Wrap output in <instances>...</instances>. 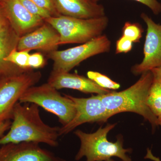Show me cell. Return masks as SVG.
Returning a JSON list of instances; mask_svg holds the SVG:
<instances>
[{"instance_id":"obj_31","label":"cell","mask_w":161,"mask_h":161,"mask_svg":"<svg viewBox=\"0 0 161 161\" xmlns=\"http://www.w3.org/2000/svg\"><path fill=\"white\" fill-rule=\"evenodd\" d=\"M1 1H2V0H0V2H1Z\"/></svg>"},{"instance_id":"obj_25","label":"cell","mask_w":161,"mask_h":161,"mask_svg":"<svg viewBox=\"0 0 161 161\" xmlns=\"http://www.w3.org/2000/svg\"><path fill=\"white\" fill-rule=\"evenodd\" d=\"M11 124L10 120L0 122V137L3 136L6 131L9 130Z\"/></svg>"},{"instance_id":"obj_13","label":"cell","mask_w":161,"mask_h":161,"mask_svg":"<svg viewBox=\"0 0 161 161\" xmlns=\"http://www.w3.org/2000/svg\"><path fill=\"white\" fill-rule=\"evenodd\" d=\"M47 83L57 90L63 88L78 90L83 93H96L103 95L112 92L98 86L89 78L69 72H57L52 71Z\"/></svg>"},{"instance_id":"obj_5","label":"cell","mask_w":161,"mask_h":161,"mask_svg":"<svg viewBox=\"0 0 161 161\" xmlns=\"http://www.w3.org/2000/svg\"><path fill=\"white\" fill-rule=\"evenodd\" d=\"M19 102L35 103L42 107L58 116L62 126L71 121L77 112L73 101L67 95H61L58 90L47 82L30 88L22 95Z\"/></svg>"},{"instance_id":"obj_27","label":"cell","mask_w":161,"mask_h":161,"mask_svg":"<svg viewBox=\"0 0 161 161\" xmlns=\"http://www.w3.org/2000/svg\"><path fill=\"white\" fill-rule=\"evenodd\" d=\"M8 23L9 22L6 19L3 7L1 5V2H0V26H3Z\"/></svg>"},{"instance_id":"obj_2","label":"cell","mask_w":161,"mask_h":161,"mask_svg":"<svg viewBox=\"0 0 161 161\" xmlns=\"http://www.w3.org/2000/svg\"><path fill=\"white\" fill-rule=\"evenodd\" d=\"M153 80L152 73L148 71L142 74L140 79L127 89L99 95L110 117L120 112H134L148 120L153 130H155L159 125L158 117L151 112L147 102Z\"/></svg>"},{"instance_id":"obj_4","label":"cell","mask_w":161,"mask_h":161,"mask_svg":"<svg viewBox=\"0 0 161 161\" xmlns=\"http://www.w3.org/2000/svg\"><path fill=\"white\" fill-rule=\"evenodd\" d=\"M58 32L60 45L84 43L102 35L108 24L106 16L84 19L60 15L44 20Z\"/></svg>"},{"instance_id":"obj_26","label":"cell","mask_w":161,"mask_h":161,"mask_svg":"<svg viewBox=\"0 0 161 161\" xmlns=\"http://www.w3.org/2000/svg\"><path fill=\"white\" fill-rule=\"evenodd\" d=\"M153 75V80L161 82V66L150 70Z\"/></svg>"},{"instance_id":"obj_1","label":"cell","mask_w":161,"mask_h":161,"mask_svg":"<svg viewBox=\"0 0 161 161\" xmlns=\"http://www.w3.org/2000/svg\"><path fill=\"white\" fill-rule=\"evenodd\" d=\"M12 119L9 131L0 137V146L22 142L42 143L53 147L59 145L60 127L45 124L41 118L37 105L18 103Z\"/></svg>"},{"instance_id":"obj_17","label":"cell","mask_w":161,"mask_h":161,"mask_svg":"<svg viewBox=\"0 0 161 161\" xmlns=\"http://www.w3.org/2000/svg\"><path fill=\"white\" fill-rule=\"evenodd\" d=\"M30 51H19L17 49L13 50L5 59V61L10 63L24 70L31 69L28 65V60L30 54Z\"/></svg>"},{"instance_id":"obj_16","label":"cell","mask_w":161,"mask_h":161,"mask_svg":"<svg viewBox=\"0 0 161 161\" xmlns=\"http://www.w3.org/2000/svg\"><path fill=\"white\" fill-rule=\"evenodd\" d=\"M147 105L151 112L158 117L161 114V82L153 80L147 98Z\"/></svg>"},{"instance_id":"obj_7","label":"cell","mask_w":161,"mask_h":161,"mask_svg":"<svg viewBox=\"0 0 161 161\" xmlns=\"http://www.w3.org/2000/svg\"><path fill=\"white\" fill-rule=\"evenodd\" d=\"M111 42L106 35H101L81 45L63 50L48 53L53 61V71L69 72L82 61L95 55L108 53Z\"/></svg>"},{"instance_id":"obj_3","label":"cell","mask_w":161,"mask_h":161,"mask_svg":"<svg viewBox=\"0 0 161 161\" xmlns=\"http://www.w3.org/2000/svg\"><path fill=\"white\" fill-rule=\"evenodd\" d=\"M115 125V124H108L104 128L100 127L92 133L76 130L75 134L80 139V146L75 159L79 161L85 157L86 161H107L116 157L123 161H132L126 154L131 153L132 150L124 149L122 137H117L115 142H110L107 139L108 133Z\"/></svg>"},{"instance_id":"obj_19","label":"cell","mask_w":161,"mask_h":161,"mask_svg":"<svg viewBox=\"0 0 161 161\" xmlns=\"http://www.w3.org/2000/svg\"><path fill=\"white\" fill-rule=\"evenodd\" d=\"M143 31L139 24L130 22H126L122 30V36L126 37L134 43L140 41Z\"/></svg>"},{"instance_id":"obj_12","label":"cell","mask_w":161,"mask_h":161,"mask_svg":"<svg viewBox=\"0 0 161 161\" xmlns=\"http://www.w3.org/2000/svg\"><path fill=\"white\" fill-rule=\"evenodd\" d=\"M60 45V35L51 25L46 22L36 29L20 37L17 50H39L50 53L58 50Z\"/></svg>"},{"instance_id":"obj_9","label":"cell","mask_w":161,"mask_h":161,"mask_svg":"<svg viewBox=\"0 0 161 161\" xmlns=\"http://www.w3.org/2000/svg\"><path fill=\"white\" fill-rule=\"evenodd\" d=\"M141 18L147 25L144 46V58L141 63L133 66L134 75H142L152 69L161 66V24H157L151 18L143 13Z\"/></svg>"},{"instance_id":"obj_22","label":"cell","mask_w":161,"mask_h":161,"mask_svg":"<svg viewBox=\"0 0 161 161\" xmlns=\"http://www.w3.org/2000/svg\"><path fill=\"white\" fill-rule=\"evenodd\" d=\"M38 6L49 12L53 16L60 15L56 8L55 0H33Z\"/></svg>"},{"instance_id":"obj_11","label":"cell","mask_w":161,"mask_h":161,"mask_svg":"<svg viewBox=\"0 0 161 161\" xmlns=\"http://www.w3.org/2000/svg\"><path fill=\"white\" fill-rule=\"evenodd\" d=\"M0 2L8 22L20 37L45 22L42 18L30 13L19 0H2Z\"/></svg>"},{"instance_id":"obj_23","label":"cell","mask_w":161,"mask_h":161,"mask_svg":"<svg viewBox=\"0 0 161 161\" xmlns=\"http://www.w3.org/2000/svg\"><path fill=\"white\" fill-rule=\"evenodd\" d=\"M45 64L44 57L40 53H36L30 55L28 65L31 69L43 67Z\"/></svg>"},{"instance_id":"obj_6","label":"cell","mask_w":161,"mask_h":161,"mask_svg":"<svg viewBox=\"0 0 161 161\" xmlns=\"http://www.w3.org/2000/svg\"><path fill=\"white\" fill-rule=\"evenodd\" d=\"M41 77L40 72L30 69L0 78V122L12 119L14 110L20 98Z\"/></svg>"},{"instance_id":"obj_30","label":"cell","mask_w":161,"mask_h":161,"mask_svg":"<svg viewBox=\"0 0 161 161\" xmlns=\"http://www.w3.org/2000/svg\"><path fill=\"white\" fill-rule=\"evenodd\" d=\"M107 161H115L114 160L112 159L111 158V159H110L108 160Z\"/></svg>"},{"instance_id":"obj_15","label":"cell","mask_w":161,"mask_h":161,"mask_svg":"<svg viewBox=\"0 0 161 161\" xmlns=\"http://www.w3.org/2000/svg\"><path fill=\"white\" fill-rule=\"evenodd\" d=\"M19 38L9 23L0 26V78L28 70L5 60L13 50L17 49Z\"/></svg>"},{"instance_id":"obj_8","label":"cell","mask_w":161,"mask_h":161,"mask_svg":"<svg viewBox=\"0 0 161 161\" xmlns=\"http://www.w3.org/2000/svg\"><path fill=\"white\" fill-rule=\"evenodd\" d=\"M67 96L75 103L77 112L71 121L66 125L60 127V136L67 134L82 124L105 122L111 117L99 95H92L88 98Z\"/></svg>"},{"instance_id":"obj_18","label":"cell","mask_w":161,"mask_h":161,"mask_svg":"<svg viewBox=\"0 0 161 161\" xmlns=\"http://www.w3.org/2000/svg\"><path fill=\"white\" fill-rule=\"evenodd\" d=\"M88 78L99 86L109 90H117L120 88L119 84L113 81L105 75L98 72L89 71L87 73Z\"/></svg>"},{"instance_id":"obj_29","label":"cell","mask_w":161,"mask_h":161,"mask_svg":"<svg viewBox=\"0 0 161 161\" xmlns=\"http://www.w3.org/2000/svg\"><path fill=\"white\" fill-rule=\"evenodd\" d=\"M158 123L159 125L161 126V114L158 117Z\"/></svg>"},{"instance_id":"obj_10","label":"cell","mask_w":161,"mask_h":161,"mask_svg":"<svg viewBox=\"0 0 161 161\" xmlns=\"http://www.w3.org/2000/svg\"><path fill=\"white\" fill-rule=\"evenodd\" d=\"M0 161H66L39 144L22 142L0 146Z\"/></svg>"},{"instance_id":"obj_14","label":"cell","mask_w":161,"mask_h":161,"mask_svg":"<svg viewBox=\"0 0 161 161\" xmlns=\"http://www.w3.org/2000/svg\"><path fill=\"white\" fill-rule=\"evenodd\" d=\"M59 15L88 19L105 16L103 5L92 0H55Z\"/></svg>"},{"instance_id":"obj_20","label":"cell","mask_w":161,"mask_h":161,"mask_svg":"<svg viewBox=\"0 0 161 161\" xmlns=\"http://www.w3.org/2000/svg\"><path fill=\"white\" fill-rule=\"evenodd\" d=\"M24 7L31 14L40 17L43 19L51 17L53 16L49 12L40 8L33 0H19Z\"/></svg>"},{"instance_id":"obj_28","label":"cell","mask_w":161,"mask_h":161,"mask_svg":"<svg viewBox=\"0 0 161 161\" xmlns=\"http://www.w3.org/2000/svg\"><path fill=\"white\" fill-rule=\"evenodd\" d=\"M145 159H148L151 160L153 161H161L159 158L157 157L153 154L152 151L150 149L148 148L147 150V153L146 156L144 158Z\"/></svg>"},{"instance_id":"obj_24","label":"cell","mask_w":161,"mask_h":161,"mask_svg":"<svg viewBox=\"0 0 161 161\" xmlns=\"http://www.w3.org/2000/svg\"><path fill=\"white\" fill-rule=\"evenodd\" d=\"M97 2L98 0H92ZM143 4L149 7L154 14L158 15L161 13V4L157 0H133Z\"/></svg>"},{"instance_id":"obj_21","label":"cell","mask_w":161,"mask_h":161,"mask_svg":"<svg viewBox=\"0 0 161 161\" xmlns=\"http://www.w3.org/2000/svg\"><path fill=\"white\" fill-rule=\"evenodd\" d=\"M132 46L133 42L131 40L122 36L116 41L115 53L116 54L126 53L132 49Z\"/></svg>"}]
</instances>
